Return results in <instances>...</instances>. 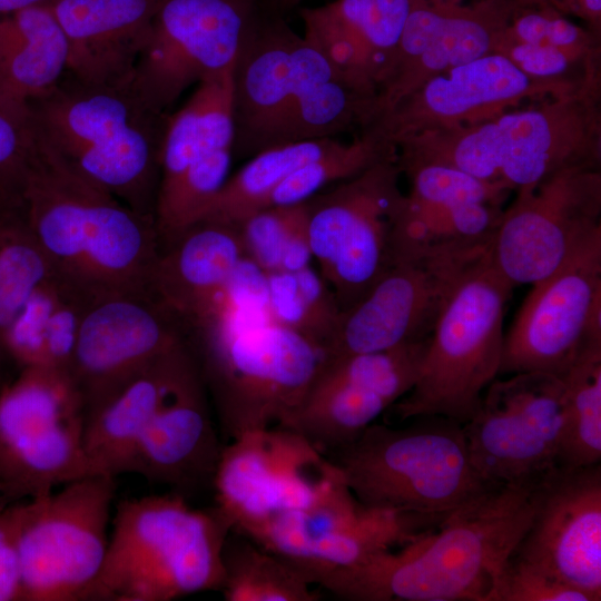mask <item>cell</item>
I'll return each instance as SVG.
<instances>
[{
  "label": "cell",
  "instance_id": "cell-1",
  "mask_svg": "<svg viewBox=\"0 0 601 601\" xmlns=\"http://www.w3.org/2000/svg\"><path fill=\"white\" fill-rule=\"evenodd\" d=\"M17 195L49 260L87 297L150 288L161 250L154 218L82 176L36 125Z\"/></svg>",
  "mask_w": 601,
  "mask_h": 601
},
{
  "label": "cell",
  "instance_id": "cell-2",
  "mask_svg": "<svg viewBox=\"0 0 601 601\" xmlns=\"http://www.w3.org/2000/svg\"><path fill=\"white\" fill-rule=\"evenodd\" d=\"M538 480L496 486L449 514L436 532L321 573L313 583L351 601H487L529 528Z\"/></svg>",
  "mask_w": 601,
  "mask_h": 601
},
{
  "label": "cell",
  "instance_id": "cell-3",
  "mask_svg": "<svg viewBox=\"0 0 601 601\" xmlns=\"http://www.w3.org/2000/svg\"><path fill=\"white\" fill-rule=\"evenodd\" d=\"M534 102L474 126L407 139L397 146V164L445 165L511 191L569 167H600V81Z\"/></svg>",
  "mask_w": 601,
  "mask_h": 601
},
{
  "label": "cell",
  "instance_id": "cell-4",
  "mask_svg": "<svg viewBox=\"0 0 601 601\" xmlns=\"http://www.w3.org/2000/svg\"><path fill=\"white\" fill-rule=\"evenodd\" d=\"M184 338L226 442L284 422L327 362L322 346L267 315L217 314Z\"/></svg>",
  "mask_w": 601,
  "mask_h": 601
},
{
  "label": "cell",
  "instance_id": "cell-5",
  "mask_svg": "<svg viewBox=\"0 0 601 601\" xmlns=\"http://www.w3.org/2000/svg\"><path fill=\"white\" fill-rule=\"evenodd\" d=\"M29 106L38 130L71 167L154 218L170 114L149 107L131 81L92 85L71 76Z\"/></svg>",
  "mask_w": 601,
  "mask_h": 601
},
{
  "label": "cell",
  "instance_id": "cell-6",
  "mask_svg": "<svg viewBox=\"0 0 601 601\" xmlns=\"http://www.w3.org/2000/svg\"><path fill=\"white\" fill-rule=\"evenodd\" d=\"M230 532L215 505L194 508L173 492L122 500L87 601H169L220 590Z\"/></svg>",
  "mask_w": 601,
  "mask_h": 601
},
{
  "label": "cell",
  "instance_id": "cell-7",
  "mask_svg": "<svg viewBox=\"0 0 601 601\" xmlns=\"http://www.w3.org/2000/svg\"><path fill=\"white\" fill-rule=\"evenodd\" d=\"M326 455L368 508L445 519L500 486L475 471L463 424L440 415L405 427L371 424Z\"/></svg>",
  "mask_w": 601,
  "mask_h": 601
},
{
  "label": "cell",
  "instance_id": "cell-8",
  "mask_svg": "<svg viewBox=\"0 0 601 601\" xmlns=\"http://www.w3.org/2000/svg\"><path fill=\"white\" fill-rule=\"evenodd\" d=\"M514 286L490 252L461 277L428 338L418 378L391 407L405 421L440 415L462 424L477 412L500 372L503 317Z\"/></svg>",
  "mask_w": 601,
  "mask_h": 601
},
{
  "label": "cell",
  "instance_id": "cell-9",
  "mask_svg": "<svg viewBox=\"0 0 601 601\" xmlns=\"http://www.w3.org/2000/svg\"><path fill=\"white\" fill-rule=\"evenodd\" d=\"M116 477L88 475L6 506L20 601H87L102 568Z\"/></svg>",
  "mask_w": 601,
  "mask_h": 601
},
{
  "label": "cell",
  "instance_id": "cell-10",
  "mask_svg": "<svg viewBox=\"0 0 601 601\" xmlns=\"http://www.w3.org/2000/svg\"><path fill=\"white\" fill-rule=\"evenodd\" d=\"M85 427V406L69 373L19 371L0 392V510L98 474Z\"/></svg>",
  "mask_w": 601,
  "mask_h": 601
},
{
  "label": "cell",
  "instance_id": "cell-11",
  "mask_svg": "<svg viewBox=\"0 0 601 601\" xmlns=\"http://www.w3.org/2000/svg\"><path fill=\"white\" fill-rule=\"evenodd\" d=\"M397 156L307 199L309 246L341 311L361 300L395 263L404 194Z\"/></svg>",
  "mask_w": 601,
  "mask_h": 601
},
{
  "label": "cell",
  "instance_id": "cell-12",
  "mask_svg": "<svg viewBox=\"0 0 601 601\" xmlns=\"http://www.w3.org/2000/svg\"><path fill=\"white\" fill-rule=\"evenodd\" d=\"M348 487L339 469L300 434L279 425L245 432L223 445L213 489L231 531L317 505Z\"/></svg>",
  "mask_w": 601,
  "mask_h": 601
},
{
  "label": "cell",
  "instance_id": "cell-13",
  "mask_svg": "<svg viewBox=\"0 0 601 601\" xmlns=\"http://www.w3.org/2000/svg\"><path fill=\"white\" fill-rule=\"evenodd\" d=\"M599 233L600 167H569L516 190L494 235L490 258L514 287L533 285Z\"/></svg>",
  "mask_w": 601,
  "mask_h": 601
},
{
  "label": "cell",
  "instance_id": "cell-14",
  "mask_svg": "<svg viewBox=\"0 0 601 601\" xmlns=\"http://www.w3.org/2000/svg\"><path fill=\"white\" fill-rule=\"evenodd\" d=\"M565 385L545 372L494 380L475 415L463 424L471 462L493 485L540 479L558 465Z\"/></svg>",
  "mask_w": 601,
  "mask_h": 601
},
{
  "label": "cell",
  "instance_id": "cell-15",
  "mask_svg": "<svg viewBox=\"0 0 601 601\" xmlns=\"http://www.w3.org/2000/svg\"><path fill=\"white\" fill-rule=\"evenodd\" d=\"M233 72L234 68L197 85L186 104L169 115L154 215L161 248L204 217L229 177Z\"/></svg>",
  "mask_w": 601,
  "mask_h": 601
},
{
  "label": "cell",
  "instance_id": "cell-16",
  "mask_svg": "<svg viewBox=\"0 0 601 601\" xmlns=\"http://www.w3.org/2000/svg\"><path fill=\"white\" fill-rule=\"evenodd\" d=\"M255 0H165L131 85L152 109H169L191 86L234 68Z\"/></svg>",
  "mask_w": 601,
  "mask_h": 601
},
{
  "label": "cell",
  "instance_id": "cell-17",
  "mask_svg": "<svg viewBox=\"0 0 601 601\" xmlns=\"http://www.w3.org/2000/svg\"><path fill=\"white\" fill-rule=\"evenodd\" d=\"M489 250L427 252L396 260L361 300L341 312L327 362L427 341L461 277Z\"/></svg>",
  "mask_w": 601,
  "mask_h": 601
},
{
  "label": "cell",
  "instance_id": "cell-18",
  "mask_svg": "<svg viewBox=\"0 0 601 601\" xmlns=\"http://www.w3.org/2000/svg\"><path fill=\"white\" fill-rule=\"evenodd\" d=\"M601 345V233L532 285L504 336L499 374L563 377L579 354Z\"/></svg>",
  "mask_w": 601,
  "mask_h": 601
},
{
  "label": "cell",
  "instance_id": "cell-19",
  "mask_svg": "<svg viewBox=\"0 0 601 601\" xmlns=\"http://www.w3.org/2000/svg\"><path fill=\"white\" fill-rule=\"evenodd\" d=\"M335 77L339 76L331 63L304 37L283 20H264L256 12L233 72V154L250 158L277 146L303 95Z\"/></svg>",
  "mask_w": 601,
  "mask_h": 601
},
{
  "label": "cell",
  "instance_id": "cell-20",
  "mask_svg": "<svg viewBox=\"0 0 601 601\" xmlns=\"http://www.w3.org/2000/svg\"><path fill=\"white\" fill-rule=\"evenodd\" d=\"M425 523L439 520L368 508L345 487L313 508L272 518L242 535L283 556L313 583L321 573L407 543Z\"/></svg>",
  "mask_w": 601,
  "mask_h": 601
},
{
  "label": "cell",
  "instance_id": "cell-21",
  "mask_svg": "<svg viewBox=\"0 0 601 601\" xmlns=\"http://www.w3.org/2000/svg\"><path fill=\"white\" fill-rule=\"evenodd\" d=\"M184 341L178 321L150 288L92 303L81 318L69 366L86 420Z\"/></svg>",
  "mask_w": 601,
  "mask_h": 601
},
{
  "label": "cell",
  "instance_id": "cell-22",
  "mask_svg": "<svg viewBox=\"0 0 601 601\" xmlns=\"http://www.w3.org/2000/svg\"><path fill=\"white\" fill-rule=\"evenodd\" d=\"M427 341L328 361L279 426L325 454L354 441L418 378Z\"/></svg>",
  "mask_w": 601,
  "mask_h": 601
},
{
  "label": "cell",
  "instance_id": "cell-23",
  "mask_svg": "<svg viewBox=\"0 0 601 601\" xmlns=\"http://www.w3.org/2000/svg\"><path fill=\"white\" fill-rule=\"evenodd\" d=\"M572 90L533 79L494 52L431 78L367 129L397 149L415 136L474 126L525 100Z\"/></svg>",
  "mask_w": 601,
  "mask_h": 601
},
{
  "label": "cell",
  "instance_id": "cell-24",
  "mask_svg": "<svg viewBox=\"0 0 601 601\" xmlns=\"http://www.w3.org/2000/svg\"><path fill=\"white\" fill-rule=\"evenodd\" d=\"M533 502L512 555L601 600V464L555 465L536 481Z\"/></svg>",
  "mask_w": 601,
  "mask_h": 601
},
{
  "label": "cell",
  "instance_id": "cell-25",
  "mask_svg": "<svg viewBox=\"0 0 601 601\" xmlns=\"http://www.w3.org/2000/svg\"><path fill=\"white\" fill-rule=\"evenodd\" d=\"M521 2L412 0L392 66L377 93V119L431 78L497 52Z\"/></svg>",
  "mask_w": 601,
  "mask_h": 601
},
{
  "label": "cell",
  "instance_id": "cell-26",
  "mask_svg": "<svg viewBox=\"0 0 601 601\" xmlns=\"http://www.w3.org/2000/svg\"><path fill=\"white\" fill-rule=\"evenodd\" d=\"M395 228V262L427 252L490 248L503 216L505 187L456 168L418 164Z\"/></svg>",
  "mask_w": 601,
  "mask_h": 601
},
{
  "label": "cell",
  "instance_id": "cell-27",
  "mask_svg": "<svg viewBox=\"0 0 601 601\" xmlns=\"http://www.w3.org/2000/svg\"><path fill=\"white\" fill-rule=\"evenodd\" d=\"M223 445L189 349L139 441L130 473L188 500L213 489Z\"/></svg>",
  "mask_w": 601,
  "mask_h": 601
},
{
  "label": "cell",
  "instance_id": "cell-28",
  "mask_svg": "<svg viewBox=\"0 0 601 601\" xmlns=\"http://www.w3.org/2000/svg\"><path fill=\"white\" fill-rule=\"evenodd\" d=\"M411 7L412 0H335L303 8V37L344 81L377 97Z\"/></svg>",
  "mask_w": 601,
  "mask_h": 601
},
{
  "label": "cell",
  "instance_id": "cell-29",
  "mask_svg": "<svg viewBox=\"0 0 601 601\" xmlns=\"http://www.w3.org/2000/svg\"><path fill=\"white\" fill-rule=\"evenodd\" d=\"M165 0H52L68 45L67 71L92 85L131 81Z\"/></svg>",
  "mask_w": 601,
  "mask_h": 601
},
{
  "label": "cell",
  "instance_id": "cell-30",
  "mask_svg": "<svg viewBox=\"0 0 601 601\" xmlns=\"http://www.w3.org/2000/svg\"><path fill=\"white\" fill-rule=\"evenodd\" d=\"M244 258L235 225L203 219L161 248L150 289L183 331L220 296Z\"/></svg>",
  "mask_w": 601,
  "mask_h": 601
},
{
  "label": "cell",
  "instance_id": "cell-31",
  "mask_svg": "<svg viewBox=\"0 0 601 601\" xmlns=\"http://www.w3.org/2000/svg\"><path fill=\"white\" fill-rule=\"evenodd\" d=\"M497 52L529 77L563 88L600 81L597 32L571 22L549 4L521 2Z\"/></svg>",
  "mask_w": 601,
  "mask_h": 601
},
{
  "label": "cell",
  "instance_id": "cell-32",
  "mask_svg": "<svg viewBox=\"0 0 601 601\" xmlns=\"http://www.w3.org/2000/svg\"><path fill=\"white\" fill-rule=\"evenodd\" d=\"M188 354L184 341L87 417L85 447L98 474L130 473L139 441Z\"/></svg>",
  "mask_w": 601,
  "mask_h": 601
},
{
  "label": "cell",
  "instance_id": "cell-33",
  "mask_svg": "<svg viewBox=\"0 0 601 601\" xmlns=\"http://www.w3.org/2000/svg\"><path fill=\"white\" fill-rule=\"evenodd\" d=\"M67 66V40L49 6L0 16V96L29 105L58 85Z\"/></svg>",
  "mask_w": 601,
  "mask_h": 601
},
{
  "label": "cell",
  "instance_id": "cell-34",
  "mask_svg": "<svg viewBox=\"0 0 601 601\" xmlns=\"http://www.w3.org/2000/svg\"><path fill=\"white\" fill-rule=\"evenodd\" d=\"M65 283L37 242L18 195H0V335L23 309Z\"/></svg>",
  "mask_w": 601,
  "mask_h": 601
},
{
  "label": "cell",
  "instance_id": "cell-35",
  "mask_svg": "<svg viewBox=\"0 0 601 601\" xmlns=\"http://www.w3.org/2000/svg\"><path fill=\"white\" fill-rule=\"evenodd\" d=\"M338 141L336 138L295 141L256 154L228 177L200 220L237 225L264 209L272 193L290 174L331 150Z\"/></svg>",
  "mask_w": 601,
  "mask_h": 601
},
{
  "label": "cell",
  "instance_id": "cell-36",
  "mask_svg": "<svg viewBox=\"0 0 601 601\" xmlns=\"http://www.w3.org/2000/svg\"><path fill=\"white\" fill-rule=\"evenodd\" d=\"M220 588L227 601H317L319 592L283 556L231 531L224 551Z\"/></svg>",
  "mask_w": 601,
  "mask_h": 601
},
{
  "label": "cell",
  "instance_id": "cell-37",
  "mask_svg": "<svg viewBox=\"0 0 601 601\" xmlns=\"http://www.w3.org/2000/svg\"><path fill=\"white\" fill-rule=\"evenodd\" d=\"M565 417L558 465L601 462V345L584 348L562 377Z\"/></svg>",
  "mask_w": 601,
  "mask_h": 601
},
{
  "label": "cell",
  "instance_id": "cell-38",
  "mask_svg": "<svg viewBox=\"0 0 601 601\" xmlns=\"http://www.w3.org/2000/svg\"><path fill=\"white\" fill-rule=\"evenodd\" d=\"M235 226L244 257L264 274L297 270L313 259L305 201L260 209Z\"/></svg>",
  "mask_w": 601,
  "mask_h": 601
},
{
  "label": "cell",
  "instance_id": "cell-39",
  "mask_svg": "<svg viewBox=\"0 0 601 601\" xmlns=\"http://www.w3.org/2000/svg\"><path fill=\"white\" fill-rule=\"evenodd\" d=\"M265 278L269 317L326 352L342 311L321 274L306 266L265 274Z\"/></svg>",
  "mask_w": 601,
  "mask_h": 601
},
{
  "label": "cell",
  "instance_id": "cell-40",
  "mask_svg": "<svg viewBox=\"0 0 601 601\" xmlns=\"http://www.w3.org/2000/svg\"><path fill=\"white\" fill-rule=\"evenodd\" d=\"M396 156V147L365 129L351 142L338 141L331 150L290 174L272 193L265 208L304 203L328 185L352 178Z\"/></svg>",
  "mask_w": 601,
  "mask_h": 601
},
{
  "label": "cell",
  "instance_id": "cell-41",
  "mask_svg": "<svg viewBox=\"0 0 601 601\" xmlns=\"http://www.w3.org/2000/svg\"><path fill=\"white\" fill-rule=\"evenodd\" d=\"M35 137L29 105L0 96V195L18 194Z\"/></svg>",
  "mask_w": 601,
  "mask_h": 601
},
{
  "label": "cell",
  "instance_id": "cell-42",
  "mask_svg": "<svg viewBox=\"0 0 601 601\" xmlns=\"http://www.w3.org/2000/svg\"><path fill=\"white\" fill-rule=\"evenodd\" d=\"M487 601H591L582 591L511 554Z\"/></svg>",
  "mask_w": 601,
  "mask_h": 601
},
{
  "label": "cell",
  "instance_id": "cell-43",
  "mask_svg": "<svg viewBox=\"0 0 601 601\" xmlns=\"http://www.w3.org/2000/svg\"><path fill=\"white\" fill-rule=\"evenodd\" d=\"M0 601H20L18 558L2 511H0Z\"/></svg>",
  "mask_w": 601,
  "mask_h": 601
},
{
  "label": "cell",
  "instance_id": "cell-44",
  "mask_svg": "<svg viewBox=\"0 0 601 601\" xmlns=\"http://www.w3.org/2000/svg\"><path fill=\"white\" fill-rule=\"evenodd\" d=\"M563 11L571 10L590 22L599 32L601 19V0H561Z\"/></svg>",
  "mask_w": 601,
  "mask_h": 601
},
{
  "label": "cell",
  "instance_id": "cell-45",
  "mask_svg": "<svg viewBox=\"0 0 601 601\" xmlns=\"http://www.w3.org/2000/svg\"><path fill=\"white\" fill-rule=\"evenodd\" d=\"M18 371L8 357L0 338V392L17 375Z\"/></svg>",
  "mask_w": 601,
  "mask_h": 601
},
{
  "label": "cell",
  "instance_id": "cell-46",
  "mask_svg": "<svg viewBox=\"0 0 601 601\" xmlns=\"http://www.w3.org/2000/svg\"><path fill=\"white\" fill-rule=\"evenodd\" d=\"M52 0H0V16L12 13L23 8L48 4Z\"/></svg>",
  "mask_w": 601,
  "mask_h": 601
},
{
  "label": "cell",
  "instance_id": "cell-47",
  "mask_svg": "<svg viewBox=\"0 0 601 601\" xmlns=\"http://www.w3.org/2000/svg\"><path fill=\"white\" fill-rule=\"evenodd\" d=\"M279 6L284 9H292L298 6L303 0H277Z\"/></svg>",
  "mask_w": 601,
  "mask_h": 601
},
{
  "label": "cell",
  "instance_id": "cell-48",
  "mask_svg": "<svg viewBox=\"0 0 601 601\" xmlns=\"http://www.w3.org/2000/svg\"><path fill=\"white\" fill-rule=\"evenodd\" d=\"M443 1H453V2H459V1H464V0H443Z\"/></svg>",
  "mask_w": 601,
  "mask_h": 601
}]
</instances>
